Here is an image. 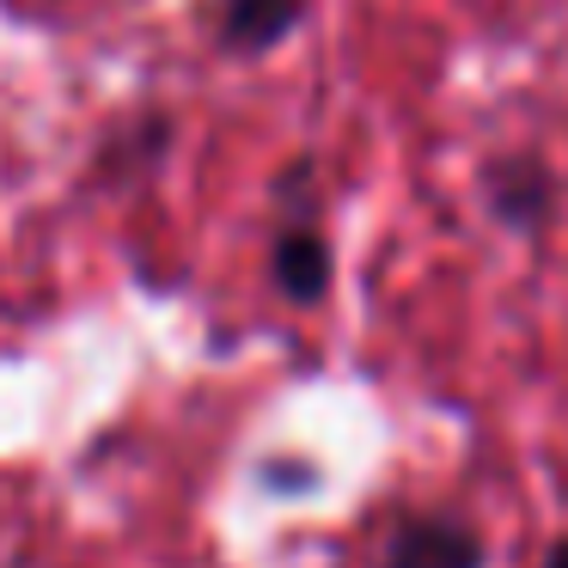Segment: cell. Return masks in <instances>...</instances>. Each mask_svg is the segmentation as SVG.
Returning <instances> with one entry per match:
<instances>
[{
    "label": "cell",
    "mask_w": 568,
    "mask_h": 568,
    "mask_svg": "<svg viewBox=\"0 0 568 568\" xmlns=\"http://www.w3.org/2000/svg\"><path fill=\"white\" fill-rule=\"evenodd\" d=\"M489 544L458 514H409L385 544V568H483Z\"/></svg>",
    "instance_id": "obj_1"
},
{
    "label": "cell",
    "mask_w": 568,
    "mask_h": 568,
    "mask_svg": "<svg viewBox=\"0 0 568 568\" xmlns=\"http://www.w3.org/2000/svg\"><path fill=\"white\" fill-rule=\"evenodd\" d=\"M483 202L501 226L514 233H538L556 214V178L538 153H507V160L483 165Z\"/></svg>",
    "instance_id": "obj_2"
},
{
    "label": "cell",
    "mask_w": 568,
    "mask_h": 568,
    "mask_svg": "<svg viewBox=\"0 0 568 568\" xmlns=\"http://www.w3.org/2000/svg\"><path fill=\"white\" fill-rule=\"evenodd\" d=\"M331 270H336L331 239L318 233L312 214L275 226V239H270V282H275V294H282L287 306H318V300L331 294Z\"/></svg>",
    "instance_id": "obj_3"
},
{
    "label": "cell",
    "mask_w": 568,
    "mask_h": 568,
    "mask_svg": "<svg viewBox=\"0 0 568 568\" xmlns=\"http://www.w3.org/2000/svg\"><path fill=\"white\" fill-rule=\"evenodd\" d=\"M306 0H214V43L226 55H263L294 38Z\"/></svg>",
    "instance_id": "obj_4"
},
{
    "label": "cell",
    "mask_w": 568,
    "mask_h": 568,
    "mask_svg": "<svg viewBox=\"0 0 568 568\" xmlns=\"http://www.w3.org/2000/svg\"><path fill=\"white\" fill-rule=\"evenodd\" d=\"M544 568H568V538H562V544H556V550H550V556H544Z\"/></svg>",
    "instance_id": "obj_5"
}]
</instances>
